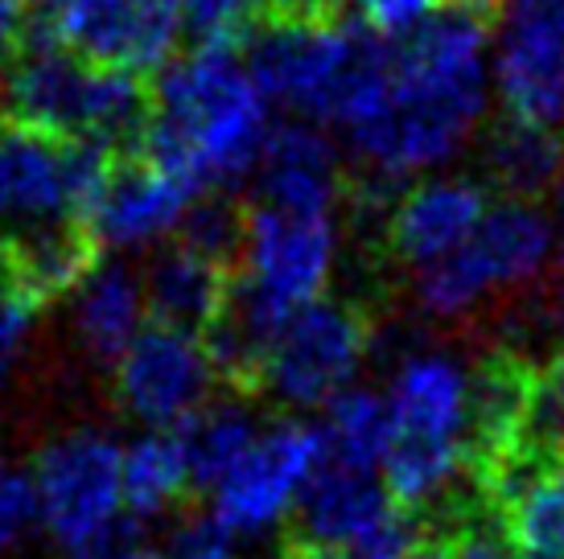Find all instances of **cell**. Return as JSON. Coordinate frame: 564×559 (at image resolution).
<instances>
[{
    "instance_id": "1",
    "label": "cell",
    "mask_w": 564,
    "mask_h": 559,
    "mask_svg": "<svg viewBox=\"0 0 564 559\" xmlns=\"http://www.w3.org/2000/svg\"><path fill=\"white\" fill-rule=\"evenodd\" d=\"M486 9L441 4L421 25L388 37V78L359 120L343 128L371 206L392 189L441 173L482 128L495 75Z\"/></svg>"
},
{
    "instance_id": "2",
    "label": "cell",
    "mask_w": 564,
    "mask_h": 559,
    "mask_svg": "<svg viewBox=\"0 0 564 559\" xmlns=\"http://www.w3.org/2000/svg\"><path fill=\"white\" fill-rule=\"evenodd\" d=\"M272 136V103L231 46H194L158 70L137 153L194 194L248 182Z\"/></svg>"
},
{
    "instance_id": "3",
    "label": "cell",
    "mask_w": 564,
    "mask_h": 559,
    "mask_svg": "<svg viewBox=\"0 0 564 559\" xmlns=\"http://www.w3.org/2000/svg\"><path fill=\"white\" fill-rule=\"evenodd\" d=\"M392 449L379 465L388 494L412 514L466 511L474 478V366L433 342L395 350L388 371Z\"/></svg>"
},
{
    "instance_id": "4",
    "label": "cell",
    "mask_w": 564,
    "mask_h": 559,
    "mask_svg": "<svg viewBox=\"0 0 564 559\" xmlns=\"http://www.w3.org/2000/svg\"><path fill=\"white\" fill-rule=\"evenodd\" d=\"M153 111V87L141 75L108 70L58 42L50 21H33L0 78V116L54 136L104 140L137 153Z\"/></svg>"
},
{
    "instance_id": "5",
    "label": "cell",
    "mask_w": 564,
    "mask_h": 559,
    "mask_svg": "<svg viewBox=\"0 0 564 559\" xmlns=\"http://www.w3.org/2000/svg\"><path fill=\"white\" fill-rule=\"evenodd\" d=\"M248 70L268 103L350 128L388 78V33L334 21H272L248 37Z\"/></svg>"
},
{
    "instance_id": "6",
    "label": "cell",
    "mask_w": 564,
    "mask_h": 559,
    "mask_svg": "<svg viewBox=\"0 0 564 559\" xmlns=\"http://www.w3.org/2000/svg\"><path fill=\"white\" fill-rule=\"evenodd\" d=\"M556 260L561 251L549 206L502 198L454 255L412 276V300L429 321L457 326L502 296H528Z\"/></svg>"
},
{
    "instance_id": "7",
    "label": "cell",
    "mask_w": 564,
    "mask_h": 559,
    "mask_svg": "<svg viewBox=\"0 0 564 559\" xmlns=\"http://www.w3.org/2000/svg\"><path fill=\"white\" fill-rule=\"evenodd\" d=\"M120 149L0 120V248L87 222Z\"/></svg>"
},
{
    "instance_id": "8",
    "label": "cell",
    "mask_w": 564,
    "mask_h": 559,
    "mask_svg": "<svg viewBox=\"0 0 564 559\" xmlns=\"http://www.w3.org/2000/svg\"><path fill=\"white\" fill-rule=\"evenodd\" d=\"M371 321L343 296H317L281 326L264 358L260 387L289 412H326L355 387L371 358Z\"/></svg>"
},
{
    "instance_id": "9",
    "label": "cell",
    "mask_w": 564,
    "mask_h": 559,
    "mask_svg": "<svg viewBox=\"0 0 564 559\" xmlns=\"http://www.w3.org/2000/svg\"><path fill=\"white\" fill-rule=\"evenodd\" d=\"M37 494V527L58 551L91 544L128 518L124 445L99 428L50 436L30 465Z\"/></svg>"
},
{
    "instance_id": "10",
    "label": "cell",
    "mask_w": 564,
    "mask_h": 559,
    "mask_svg": "<svg viewBox=\"0 0 564 559\" xmlns=\"http://www.w3.org/2000/svg\"><path fill=\"white\" fill-rule=\"evenodd\" d=\"M322 461H326L322 424L276 419L260 432L248 457L210 490V511L206 514L236 544L264 539L297 514L301 494L314 482Z\"/></svg>"
},
{
    "instance_id": "11",
    "label": "cell",
    "mask_w": 564,
    "mask_h": 559,
    "mask_svg": "<svg viewBox=\"0 0 564 559\" xmlns=\"http://www.w3.org/2000/svg\"><path fill=\"white\" fill-rule=\"evenodd\" d=\"M215 358L203 333L149 321L144 333L128 346V354L111 366L116 404L141 428H182L198 407L215 399Z\"/></svg>"
},
{
    "instance_id": "12",
    "label": "cell",
    "mask_w": 564,
    "mask_h": 559,
    "mask_svg": "<svg viewBox=\"0 0 564 559\" xmlns=\"http://www.w3.org/2000/svg\"><path fill=\"white\" fill-rule=\"evenodd\" d=\"M343 260L338 215H310L284 206H248V231L239 255V280L276 300L281 309H301L326 296Z\"/></svg>"
},
{
    "instance_id": "13",
    "label": "cell",
    "mask_w": 564,
    "mask_h": 559,
    "mask_svg": "<svg viewBox=\"0 0 564 559\" xmlns=\"http://www.w3.org/2000/svg\"><path fill=\"white\" fill-rule=\"evenodd\" d=\"M46 21L87 63L141 78L170 63L186 30L182 0H54Z\"/></svg>"
},
{
    "instance_id": "14",
    "label": "cell",
    "mask_w": 564,
    "mask_h": 559,
    "mask_svg": "<svg viewBox=\"0 0 564 559\" xmlns=\"http://www.w3.org/2000/svg\"><path fill=\"white\" fill-rule=\"evenodd\" d=\"M490 75L507 120L564 132V0L519 4L502 21Z\"/></svg>"
},
{
    "instance_id": "15",
    "label": "cell",
    "mask_w": 564,
    "mask_h": 559,
    "mask_svg": "<svg viewBox=\"0 0 564 559\" xmlns=\"http://www.w3.org/2000/svg\"><path fill=\"white\" fill-rule=\"evenodd\" d=\"M486 182L470 173H429L408 182L383 210L388 255L408 276L454 255L486 218Z\"/></svg>"
},
{
    "instance_id": "16",
    "label": "cell",
    "mask_w": 564,
    "mask_h": 559,
    "mask_svg": "<svg viewBox=\"0 0 564 559\" xmlns=\"http://www.w3.org/2000/svg\"><path fill=\"white\" fill-rule=\"evenodd\" d=\"M194 189L153 165L144 153H120L95 198L87 227L99 251H144L177 234Z\"/></svg>"
},
{
    "instance_id": "17",
    "label": "cell",
    "mask_w": 564,
    "mask_h": 559,
    "mask_svg": "<svg viewBox=\"0 0 564 559\" xmlns=\"http://www.w3.org/2000/svg\"><path fill=\"white\" fill-rule=\"evenodd\" d=\"M251 182H256V202L338 215L350 189V169L343 149L326 128H317V120H289L272 128Z\"/></svg>"
},
{
    "instance_id": "18",
    "label": "cell",
    "mask_w": 564,
    "mask_h": 559,
    "mask_svg": "<svg viewBox=\"0 0 564 559\" xmlns=\"http://www.w3.org/2000/svg\"><path fill=\"white\" fill-rule=\"evenodd\" d=\"M149 321L153 317H149L144 276L132 264L99 260L70 293V333L83 358L95 366H116Z\"/></svg>"
},
{
    "instance_id": "19",
    "label": "cell",
    "mask_w": 564,
    "mask_h": 559,
    "mask_svg": "<svg viewBox=\"0 0 564 559\" xmlns=\"http://www.w3.org/2000/svg\"><path fill=\"white\" fill-rule=\"evenodd\" d=\"M395 506L400 502L388 494V485L376 469H355L326 457L314 473V482L305 485L293 523H297V539L346 556Z\"/></svg>"
},
{
    "instance_id": "20",
    "label": "cell",
    "mask_w": 564,
    "mask_h": 559,
    "mask_svg": "<svg viewBox=\"0 0 564 559\" xmlns=\"http://www.w3.org/2000/svg\"><path fill=\"white\" fill-rule=\"evenodd\" d=\"M141 276L153 321L189 329V333H206L223 313V305H227V296H231L236 272L173 239L170 248H161L153 255V264L144 267Z\"/></svg>"
},
{
    "instance_id": "21",
    "label": "cell",
    "mask_w": 564,
    "mask_h": 559,
    "mask_svg": "<svg viewBox=\"0 0 564 559\" xmlns=\"http://www.w3.org/2000/svg\"><path fill=\"white\" fill-rule=\"evenodd\" d=\"M243 395H248V391L215 395V399L206 407H198L182 428H173L177 440H182V452H186L194 490H203V494H210V490L248 457V449L260 440V432H264L260 412H256Z\"/></svg>"
},
{
    "instance_id": "22",
    "label": "cell",
    "mask_w": 564,
    "mask_h": 559,
    "mask_svg": "<svg viewBox=\"0 0 564 559\" xmlns=\"http://www.w3.org/2000/svg\"><path fill=\"white\" fill-rule=\"evenodd\" d=\"M482 173L507 198L540 202L564 182V136L556 128L507 120L486 136Z\"/></svg>"
},
{
    "instance_id": "23",
    "label": "cell",
    "mask_w": 564,
    "mask_h": 559,
    "mask_svg": "<svg viewBox=\"0 0 564 559\" xmlns=\"http://www.w3.org/2000/svg\"><path fill=\"white\" fill-rule=\"evenodd\" d=\"M186 490H194L189 478L186 452L177 432H161V428H144L124 445V506L128 518L149 523L170 514Z\"/></svg>"
},
{
    "instance_id": "24",
    "label": "cell",
    "mask_w": 564,
    "mask_h": 559,
    "mask_svg": "<svg viewBox=\"0 0 564 559\" xmlns=\"http://www.w3.org/2000/svg\"><path fill=\"white\" fill-rule=\"evenodd\" d=\"M499 511L507 539L528 559H564V452L540 461Z\"/></svg>"
},
{
    "instance_id": "25",
    "label": "cell",
    "mask_w": 564,
    "mask_h": 559,
    "mask_svg": "<svg viewBox=\"0 0 564 559\" xmlns=\"http://www.w3.org/2000/svg\"><path fill=\"white\" fill-rule=\"evenodd\" d=\"M322 436H326V457L343 461L355 469H376L392 449V407L388 395L376 387H355L343 391L334 404L326 407L322 419Z\"/></svg>"
},
{
    "instance_id": "26",
    "label": "cell",
    "mask_w": 564,
    "mask_h": 559,
    "mask_svg": "<svg viewBox=\"0 0 564 559\" xmlns=\"http://www.w3.org/2000/svg\"><path fill=\"white\" fill-rule=\"evenodd\" d=\"M243 231H248V206L227 189H210V194L194 198L173 239L236 272L239 255H243Z\"/></svg>"
},
{
    "instance_id": "27",
    "label": "cell",
    "mask_w": 564,
    "mask_h": 559,
    "mask_svg": "<svg viewBox=\"0 0 564 559\" xmlns=\"http://www.w3.org/2000/svg\"><path fill=\"white\" fill-rule=\"evenodd\" d=\"M37 313H42V300L17 272L13 255L0 248V395L13 387L17 371L30 354Z\"/></svg>"
},
{
    "instance_id": "28",
    "label": "cell",
    "mask_w": 564,
    "mask_h": 559,
    "mask_svg": "<svg viewBox=\"0 0 564 559\" xmlns=\"http://www.w3.org/2000/svg\"><path fill=\"white\" fill-rule=\"evenodd\" d=\"M264 0H182V21L194 46H231L260 30Z\"/></svg>"
},
{
    "instance_id": "29",
    "label": "cell",
    "mask_w": 564,
    "mask_h": 559,
    "mask_svg": "<svg viewBox=\"0 0 564 559\" xmlns=\"http://www.w3.org/2000/svg\"><path fill=\"white\" fill-rule=\"evenodd\" d=\"M37 527V494L30 469H21L0 452V556H9Z\"/></svg>"
},
{
    "instance_id": "30",
    "label": "cell",
    "mask_w": 564,
    "mask_h": 559,
    "mask_svg": "<svg viewBox=\"0 0 564 559\" xmlns=\"http://www.w3.org/2000/svg\"><path fill=\"white\" fill-rule=\"evenodd\" d=\"M367 25L376 33H388V37H400L412 25H421L429 13H437L441 0H359Z\"/></svg>"
},
{
    "instance_id": "31",
    "label": "cell",
    "mask_w": 564,
    "mask_h": 559,
    "mask_svg": "<svg viewBox=\"0 0 564 559\" xmlns=\"http://www.w3.org/2000/svg\"><path fill=\"white\" fill-rule=\"evenodd\" d=\"M449 559H528V556L507 539V530H495L486 527V523H470V527H462L454 535Z\"/></svg>"
},
{
    "instance_id": "32",
    "label": "cell",
    "mask_w": 564,
    "mask_h": 559,
    "mask_svg": "<svg viewBox=\"0 0 564 559\" xmlns=\"http://www.w3.org/2000/svg\"><path fill=\"white\" fill-rule=\"evenodd\" d=\"M141 547H144L141 523H137V518H124V523L111 527L108 535H99V539L75 547V551H63V559H137Z\"/></svg>"
},
{
    "instance_id": "33",
    "label": "cell",
    "mask_w": 564,
    "mask_h": 559,
    "mask_svg": "<svg viewBox=\"0 0 564 559\" xmlns=\"http://www.w3.org/2000/svg\"><path fill=\"white\" fill-rule=\"evenodd\" d=\"M276 21H334L343 0H264Z\"/></svg>"
},
{
    "instance_id": "34",
    "label": "cell",
    "mask_w": 564,
    "mask_h": 559,
    "mask_svg": "<svg viewBox=\"0 0 564 559\" xmlns=\"http://www.w3.org/2000/svg\"><path fill=\"white\" fill-rule=\"evenodd\" d=\"M25 21H21V0H0V78L13 63L17 46H21V37H25Z\"/></svg>"
},
{
    "instance_id": "35",
    "label": "cell",
    "mask_w": 564,
    "mask_h": 559,
    "mask_svg": "<svg viewBox=\"0 0 564 559\" xmlns=\"http://www.w3.org/2000/svg\"><path fill=\"white\" fill-rule=\"evenodd\" d=\"M281 559H346V556L329 551V547H317V544H305V539H297V544L289 547Z\"/></svg>"
},
{
    "instance_id": "36",
    "label": "cell",
    "mask_w": 564,
    "mask_h": 559,
    "mask_svg": "<svg viewBox=\"0 0 564 559\" xmlns=\"http://www.w3.org/2000/svg\"><path fill=\"white\" fill-rule=\"evenodd\" d=\"M549 215H552V227H556V251H561V260H564V182L552 189Z\"/></svg>"
},
{
    "instance_id": "37",
    "label": "cell",
    "mask_w": 564,
    "mask_h": 559,
    "mask_svg": "<svg viewBox=\"0 0 564 559\" xmlns=\"http://www.w3.org/2000/svg\"><path fill=\"white\" fill-rule=\"evenodd\" d=\"M457 4H474V9H486L490 0H457Z\"/></svg>"
},
{
    "instance_id": "38",
    "label": "cell",
    "mask_w": 564,
    "mask_h": 559,
    "mask_svg": "<svg viewBox=\"0 0 564 559\" xmlns=\"http://www.w3.org/2000/svg\"><path fill=\"white\" fill-rule=\"evenodd\" d=\"M21 4H50V0H21Z\"/></svg>"
},
{
    "instance_id": "39",
    "label": "cell",
    "mask_w": 564,
    "mask_h": 559,
    "mask_svg": "<svg viewBox=\"0 0 564 559\" xmlns=\"http://www.w3.org/2000/svg\"><path fill=\"white\" fill-rule=\"evenodd\" d=\"M519 4H544V0H519Z\"/></svg>"
},
{
    "instance_id": "40",
    "label": "cell",
    "mask_w": 564,
    "mask_h": 559,
    "mask_svg": "<svg viewBox=\"0 0 564 559\" xmlns=\"http://www.w3.org/2000/svg\"><path fill=\"white\" fill-rule=\"evenodd\" d=\"M561 313H564V293H561Z\"/></svg>"
}]
</instances>
